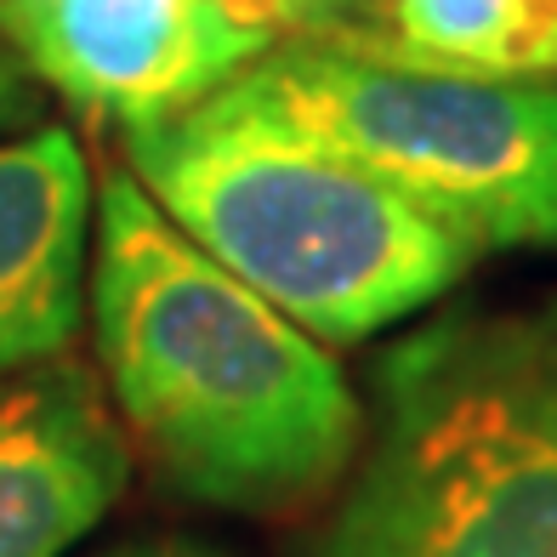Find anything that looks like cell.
I'll return each instance as SVG.
<instances>
[{
  "mask_svg": "<svg viewBox=\"0 0 557 557\" xmlns=\"http://www.w3.org/2000/svg\"><path fill=\"white\" fill-rule=\"evenodd\" d=\"M125 171L154 206L319 342L416 319L478 250L393 183L301 125L239 69L188 109L120 125Z\"/></svg>",
  "mask_w": 557,
  "mask_h": 557,
  "instance_id": "7a4b0ae2",
  "label": "cell"
},
{
  "mask_svg": "<svg viewBox=\"0 0 557 557\" xmlns=\"http://www.w3.org/2000/svg\"><path fill=\"white\" fill-rule=\"evenodd\" d=\"M7 46L63 103L137 125L211 97L273 35L222 0H40Z\"/></svg>",
  "mask_w": 557,
  "mask_h": 557,
  "instance_id": "5b68a950",
  "label": "cell"
},
{
  "mask_svg": "<svg viewBox=\"0 0 557 557\" xmlns=\"http://www.w3.org/2000/svg\"><path fill=\"white\" fill-rule=\"evenodd\" d=\"M35 109H40L35 74L17 63V52L7 46V35H0V137L23 132V125H35Z\"/></svg>",
  "mask_w": 557,
  "mask_h": 557,
  "instance_id": "9c48e42d",
  "label": "cell"
},
{
  "mask_svg": "<svg viewBox=\"0 0 557 557\" xmlns=\"http://www.w3.org/2000/svg\"><path fill=\"white\" fill-rule=\"evenodd\" d=\"M250 81L461 245H557V74L484 81L278 35Z\"/></svg>",
  "mask_w": 557,
  "mask_h": 557,
  "instance_id": "277c9868",
  "label": "cell"
},
{
  "mask_svg": "<svg viewBox=\"0 0 557 557\" xmlns=\"http://www.w3.org/2000/svg\"><path fill=\"white\" fill-rule=\"evenodd\" d=\"M109 557H222L216 546H199V541H183V535H160V541H132Z\"/></svg>",
  "mask_w": 557,
  "mask_h": 557,
  "instance_id": "8fae6325",
  "label": "cell"
},
{
  "mask_svg": "<svg viewBox=\"0 0 557 557\" xmlns=\"http://www.w3.org/2000/svg\"><path fill=\"white\" fill-rule=\"evenodd\" d=\"M91 216V165L69 125L35 120L0 137V375L81 336Z\"/></svg>",
  "mask_w": 557,
  "mask_h": 557,
  "instance_id": "52a82bcc",
  "label": "cell"
},
{
  "mask_svg": "<svg viewBox=\"0 0 557 557\" xmlns=\"http://www.w3.org/2000/svg\"><path fill=\"white\" fill-rule=\"evenodd\" d=\"M234 17H245V23H257V29H268L273 40L278 35H290L296 29V12H301V0H222Z\"/></svg>",
  "mask_w": 557,
  "mask_h": 557,
  "instance_id": "30bf717a",
  "label": "cell"
},
{
  "mask_svg": "<svg viewBox=\"0 0 557 557\" xmlns=\"http://www.w3.org/2000/svg\"><path fill=\"white\" fill-rule=\"evenodd\" d=\"M86 313L125 438L176 495L278 518L359 461L364 398L331 347L216 268L132 171L97 188Z\"/></svg>",
  "mask_w": 557,
  "mask_h": 557,
  "instance_id": "6da1fadb",
  "label": "cell"
},
{
  "mask_svg": "<svg viewBox=\"0 0 557 557\" xmlns=\"http://www.w3.org/2000/svg\"><path fill=\"white\" fill-rule=\"evenodd\" d=\"M132 484V438L97 375L58 352L0 375V557H69Z\"/></svg>",
  "mask_w": 557,
  "mask_h": 557,
  "instance_id": "8992f818",
  "label": "cell"
},
{
  "mask_svg": "<svg viewBox=\"0 0 557 557\" xmlns=\"http://www.w3.org/2000/svg\"><path fill=\"white\" fill-rule=\"evenodd\" d=\"M347 7H352V0H301L290 35H331L336 23L347 17Z\"/></svg>",
  "mask_w": 557,
  "mask_h": 557,
  "instance_id": "7c38bea8",
  "label": "cell"
},
{
  "mask_svg": "<svg viewBox=\"0 0 557 557\" xmlns=\"http://www.w3.org/2000/svg\"><path fill=\"white\" fill-rule=\"evenodd\" d=\"M319 40L444 74L552 81L557 0H352L347 17Z\"/></svg>",
  "mask_w": 557,
  "mask_h": 557,
  "instance_id": "ba28073f",
  "label": "cell"
},
{
  "mask_svg": "<svg viewBox=\"0 0 557 557\" xmlns=\"http://www.w3.org/2000/svg\"><path fill=\"white\" fill-rule=\"evenodd\" d=\"M308 557H557V285L438 313L375 359Z\"/></svg>",
  "mask_w": 557,
  "mask_h": 557,
  "instance_id": "3957f363",
  "label": "cell"
}]
</instances>
